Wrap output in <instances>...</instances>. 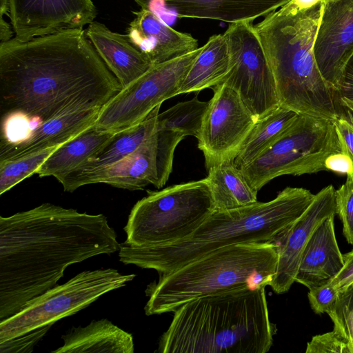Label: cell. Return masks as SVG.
I'll list each match as a JSON object with an SVG mask.
<instances>
[{
	"label": "cell",
	"instance_id": "1",
	"mask_svg": "<svg viewBox=\"0 0 353 353\" xmlns=\"http://www.w3.org/2000/svg\"><path fill=\"white\" fill-rule=\"evenodd\" d=\"M122 86L83 28L0 43V112L40 124L66 112L102 108Z\"/></svg>",
	"mask_w": 353,
	"mask_h": 353
},
{
	"label": "cell",
	"instance_id": "2",
	"mask_svg": "<svg viewBox=\"0 0 353 353\" xmlns=\"http://www.w3.org/2000/svg\"><path fill=\"white\" fill-rule=\"evenodd\" d=\"M119 249L102 214L44 203L1 216L0 321L57 285L69 265Z\"/></svg>",
	"mask_w": 353,
	"mask_h": 353
},
{
	"label": "cell",
	"instance_id": "3",
	"mask_svg": "<svg viewBox=\"0 0 353 353\" xmlns=\"http://www.w3.org/2000/svg\"><path fill=\"white\" fill-rule=\"evenodd\" d=\"M275 325L265 288L230 289L192 300L174 312L161 353H266Z\"/></svg>",
	"mask_w": 353,
	"mask_h": 353
},
{
	"label": "cell",
	"instance_id": "4",
	"mask_svg": "<svg viewBox=\"0 0 353 353\" xmlns=\"http://www.w3.org/2000/svg\"><path fill=\"white\" fill-rule=\"evenodd\" d=\"M314 196L307 189L287 187L268 202L215 210L182 241L147 246L125 241L120 244L119 260L125 265L153 269L162 274L223 247L270 241L305 212Z\"/></svg>",
	"mask_w": 353,
	"mask_h": 353
},
{
	"label": "cell",
	"instance_id": "5",
	"mask_svg": "<svg viewBox=\"0 0 353 353\" xmlns=\"http://www.w3.org/2000/svg\"><path fill=\"white\" fill-rule=\"evenodd\" d=\"M323 3L302 9L291 0L254 28L273 72L280 105L333 121L342 105L323 78L313 50Z\"/></svg>",
	"mask_w": 353,
	"mask_h": 353
},
{
	"label": "cell",
	"instance_id": "6",
	"mask_svg": "<svg viewBox=\"0 0 353 353\" xmlns=\"http://www.w3.org/2000/svg\"><path fill=\"white\" fill-rule=\"evenodd\" d=\"M278 254L270 242L237 243L216 250L150 283L144 307L148 316L174 312L192 300L230 289L270 285Z\"/></svg>",
	"mask_w": 353,
	"mask_h": 353
},
{
	"label": "cell",
	"instance_id": "7",
	"mask_svg": "<svg viewBox=\"0 0 353 353\" xmlns=\"http://www.w3.org/2000/svg\"><path fill=\"white\" fill-rule=\"evenodd\" d=\"M135 276L113 268L85 270L48 289L14 315L0 321V352H32L57 321L125 286Z\"/></svg>",
	"mask_w": 353,
	"mask_h": 353
},
{
	"label": "cell",
	"instance_id": "8",
	"mask_svg": "<svg viewBox=\"0 0 353 353\" xmlns=\"http://www.w3.org/2000/svg\"><path fill=\"white\" fill-rule=\"evenodd\" d=\"M147 192L132 208L124 227L125 242L130 245L147 246L182 241L215 211L205 178Z\"/></svg>",
	"mask_w": 353,
	"mask_h": 353
},
{
	"label": "cell",
	"instance_id": "9",
	"mask_svg": "<svg viewBox=\"0 0 353 353\" xmlns=\"http://www.w3.org/2000/svg\"><path fill=\"white\" fill-rule=\"evenodd\" d=\"M339 152L332 121L299 114L271 146L240 170L248 184L259 192L280 176H300L326 170L327 157Z\"/></svg>",
	"mask_w": 353,
	"mask_h": 353
},
{
	"label": "cell",
	"instance_id": "10",
	"mask_svg": "<svg viewBox=\"0 0 353 353\" xmlns=\"http://www.w3.org/2000/svg\"><path fill=\"white\" fill-rule=\"evenodd\" d=\"M201 50L202 47L153 65L101 108L93 126L117 132L142 121L164 101L179 94L181 83Z\"/></svg>",
	"mask_w": 353,
	"mask_h": 353
},
{
	"label": "cell",
	"instance_id": "11",
	"mask_svg": "<svg viewBox=\"0 0 353 353\" xmlns=\"http://www.w3.org/2000/svg\"><path fill=\"white\" fill-rule=\"evenodd\" d=\"M230 68L220 83L234 90L256 119L278 108L273 72L252 21L230 23L223 33Z\"/></svg>",
	"mask_w": 353,
	"mask_h": 353
},
{
	"label": "cell",
	"instance_id": "12",
	"mask_svg": "<svg viewBox=\"0 0 353 353\" xmlns=\"http://www.w3.org/2000/svg\"><path fill=\"white\" fill-rule=\"evenodd\" d=\"M212 88L214 94L197 139L207 170L232 159L257 121L234 90L223 83Z\"/></svg>",
	"mask_w": 353,
	"mask_h": 353
},
{
	"label": "cell",
	"instance_id": "13",
	"mask_svg": "<svg viewBox=\"0 0 353 353\" xmlns=\"http://www.w3.org/2000/svg\"><path fill=\"white\" fill-rule=\"evenodd\" d=\"M97 15L92 0H9V17L21 41L83 28Z\"/></svg>",
	"mask_w": 353,
	"mask_h": 353
},
{
	"label": "cell",
	"instance_id": "14",
	"mask_svg": "<svg viewBox=\"0 0 353 353\" xmlns=\"http://www.w3.org/2000/svg\"><path fill=\"white\" fill-rule=\"evenodd\" d=\"M335 191L332 185L321 190L305 212L270 241L276 245L278 254L276 273L270 284L276 294L290 290L313 232L327 218L336 214Z\"/></svg>",
	"mask_w": 353,
	"mask_h": 353
},
{
	"label": "cell",
	"instance_id": "15",
	"mask_svg": "<svg viewBox=\"0 0 353 353\" xmlns=\"http://www.w3.org/2000/svg\"><path fill=\"white\" fill-rule=\"evenodd\" d=\"M313 50L323 78L336 93L343 66L353 53V0H323Z\"/></svg>",
	"mask_w": 353,
	"mask_h": 353
},
{
	"label": "cell",
	"instance_id": "16",
	"mask_svg": "<svg viewBox=\"0 0 353 353\" xmlns=\"http://www.w3.org/2000/svg\"><path fill=\"white\" fill-rule=\"evenodd\" d=\"M57 181L64 191L69 192L83 185L98 183L129 190H143L149 184L158 188L157 132L133 152L112 164L88 172H70Z\"/></svg>",
	"mask_w": 353,
	"mask_h": 353
},
{
	"label": "cell",
	"instance_id": "17",
	"mask_svg": "<svg viewBox=\"0 0 353 353\" xmlns=\"http://www.w3.org/2000/svg\"><path fill=\"white\" fill-rule=\"evenodd\" d=\"M141 8L159 16L210 19L228 23L252 21L291 0H134Z\"/></svg>",
	"mask_w": 353,
	"mask_h": 353
},
{
	"label": "cell",
	"instance_id": "18",
	"mask_svg": "<svg viewBox=\"0 0 353 353\" xmlns=\"http://www.w3.org/2000/svg\"><path fill=\"white\" fill-rule=\"evenodd\" d=\"M128 29L132 43L154 65L190 53L198 42L191 34L179 32L153 12L141 8Z\"/></svg>",
	"mask_w": 353,
	"mask_h": 353
},
{
	"label": "cell",
	"instance_id": "19",
	"mask_svg": "<svg viewBox=\"0 0 353 353\" xmlns=\"http://www.w3.org/2000/svg\"><path fill=\"white\" fill-rule=\"evenodd\" d=\"M101 108L72 110L52 117L16 143L0 142V161L21 158L52 147H59L77 137L96 121Z\"/></svg>",
	"mask_w": 353,
	"mask_h": 353
},
{
	"label": "cell",
	"instance_id": "20",
	"mask_svg": "<svg viewBox=\"0 0 353 353\" xmlns=\"http://www.w3.org/2000/svg\"><path fill=\"white\" fill-rule=\"evenodd\" d=\"M85 31L96 51L122 88L153 66L132 43L127 34L114 32L97 21L90 23Z\"/></svg>",
	"mask_w": 353,
	"mask_h": 353
},
{
	"label": "cell",
	"instance_id": "21",
	"mask_svg": "<svg viewBox=\"0 0 353 353\" xmlns=\"http://www.w3.org/2000/svg\"><path fill=\"white\" fill-rule=\"evenodd\" d=\"M334 216H329L318 226L303 252L295 282L308 289L333 278L343 265L335 235Z\"/></svg>",
	"mask_w": 353,
	"mask_h": 353
},
{
	"label": "cell",
	"instance_id": "22",
	"mask_svg": "<svg viewBox=\"0 0 353 353\" xmlns=\"http://www.w3.org/2000/svg\"><path fill=\"white\" fill-rule=\"evenodd\" d=\"M63 345L52 353H133L132 335L106 319L72 327L62 335Z\"/></svg>",
	"mask_w": 353,
	"mask_h": 353
},
{
	"label": "cell",
	"instance_id": "23",
	"mask_svg": "<svg viewBox=\"0 0 353 353\" xmlns=\"http://www.w3.org/2000/svg\"><path fill=\"white\" fill-rule=\"evenodd\" d=\"M115 133L99 130L93 125L90 127L59 146L35 174L40 177L54 176L58 180L98 154Z\"/></svg>",
	"mask_w": 353,
	"mask_h": 353
},
{
	"label": "cell",
	"instance_id": "24",
	"mask_svg": "<svg viewBox=\"0 0 353 353\" xmlns=\"http://www.w3.org/2000/svg\"><path fill=\"white\" fill-rule=\"evenodd\" d=\"M230 68V57L223 34L210 37L184 77L179 94L213 88L222 81Z\"/></svg>",
	"mask_w": 353,
	"mask_h": 353
},
{
	"label": "cell",
	"instance_id": "25",
	"mask_svg": "<svg viewBox=\"0 0 353 353\" xmlns=\"http://www.w3.org/2000/svg\"><path fill=\"white\" fill-rule=\"evenodd\" d=\"M205 178L215 210H230L257 202V193L246 181L232 159H225L208 169Z\"/></svg>",
	"mask_w": 353,
	"mask_h": 353
},
{
	"label": "cell",
	"instance_id": "26",
	"mask_svg": "<svg viewBox=\"0 0 353 353\" xmlns=\"http://www.w3.org/2000/svg\"><path fill=\"white\" fill-rule=\"evenodd\" d=\"M298 115L279 105L258 119L233 157L234 165L240 169L256 159L284 134Z\"/></svg>",
	"mask_w": 353,
	"mask_h": 353
},
{
	"label": "cell",
	"instance_id": "27",
	"mask_svg": "<svg viewBox=\"0 0 353 353\" xmlns=\"http://www.w3.org/2000/svg\"><path fill=\"white\" fill-rule=\"evenodd\" d=\"M161 105L140 123L117 132L110 142L94 157L72 172H88L112 164L136 150L156 132Z\"/></svg>",
	"mask_w": 353,
	"mask_h": 353
},
{
	"label": "cell",
	"instance_id": "28",
	"mask_svg": "<svg viewBox=\"0 0 353 353\" xmlns=\"http://www.w3.org/2000/svg\"><path fill=\"white\" fill-rule=\"evenodd\" d=\"M208 105L209 101H200L197 97L179 102L159 113L156 130H174L198 139Z\"/></svg>",
	"mask_w": 353,
	"mask_h": 353
},
{
	"label": "cell",
	"instance_id": "29",
	"mask_svg": "<svg viewBox=\"0 0 353 353\" xmlns=\"http://www.w3.org/2000/svg\"><path fill=\"white\" fill-rule=\"evenodd\" d=\"M58 147H52L16 159L0 161V194L35 174Z\"/></svg>",
	"mask_w": 353,
	"mask_h": 353
},
{
	"label": "cell",
	"instance_id": "30",
	"mask_svg": "<svg viewBox=\"0 0 353 353\" xmlns=\"http://www.w3.org/2000/svg\"><path fill=\"white\" fill-rule=\"evenodd\" d=\"M334 329L347 342L353 353V287L340 294L333 308L327 313Z\"/></svg>",
	"mask_w": 353,
	"mask_h": 353
},
{
	"label": "cell",
	"instance_id": "31",
	"mask_svg": "<svg viewBox=\"0 0 353 353\" xmlns=\"http://www.w3.org/2000/svg\"><path fill=\"white\" fill-rule=\"evenodd\" d=\"M158 141L159 185L162 188L169 179L172 170L174 150L185 137L180 132L170 130H156Z\"/></svg>",
	"mask_w": 353,
	"mask_h": 353
},
{
	"label": "cell",
	"instance_id": "32",
	"mask_svg": "<svg viewBox=\"0 0 353 353\" xmlns=\"http://www.w3.org/2000/svg\"><path fill=\"white\" fill-rule=\"evenodd\" d=\"M336 213L343 223V233L347 243L353 246V175L347 176L345 182L335 191Z\"/></svg>",
	"mask_w": 353,
	"mask_h": 353
},
{
	"label": "cell",
	"instance_id": "33",
	"mask_svg": "<svg viewBox=\"0 0 353 353\" xmlns=\"http://www.w3.org/2000/svg\"><path fill=\"white\" fill-rule=\"evenodd\" d=\"M340 292L330 279L309 289L307 297L315 314L328 313L334 306Z\"/></svg>",
	"mask_w": 353,
	"mask_h": 353
},
{
	"label": "cell",
	"instance_id": "34",
	"mask_svg": "<svg viewBox=\"0 0 353 353\" xmlns=\"http://www.w3.org/2000/svg\"><path fill=\"white\" fill-rule=\"evenodd\" d=\"M306 353H350L346 341L334 330L314 336L307 343Z\"/></svg>",
	"mask_w": 353,
	"mask_h": 353
},
{
	"label": "cell",
	"instance_id": "35",
	"mask_svg": "<svg viewBox=\"0 0 353 353\" xmlns=\"http://www.w3.org/2000/svg\"><path fill=\"white\" fill-rule=\"evenodd\" d=\"M350 111V110H349ZM341 152L350 157L353 163V117L341 113L333 121Z\"/></svg>",
	"mask_w": 353,
	"mask_h": 353
},
{
	"label": "cell",
	"instance_id": "36",
	"mask_svg": "<svg viewBox=\"0 0 353 353\" xmlns=\"http://www.w3.org/2000/svg\"><path fill=\"white\" fill-rule=\"evenodd\" d=\"M343 265L340 271L332 279L333 285L342 293L353 285V249L343 254Z\"/></svg>",
	"mask_w": 353,
	"mask_h": 353
},
{
	"label": "cell",
	"instance_id": "37",
	"mask_svg": "<svg viewBox=\"0 0 353 353\" xmlns=\"http://www.w3.org/2000/svg\"><path fill=\"white\" fill-rule=\"evenodd\" d=\"M336 93L340 103L342 99L353 102V53L343 66Z\"/></svg>",
	"mask_w": 353,
	"mask_h": 353
},
{
	"label": "cell",
	"instance_id": "38",
	"mask_svg": "<svg viewBox=\"0 0 353 353\" xmlns=\"http://www.w3.org/2000/svg\"><path fill=\"white\" fill-rule=\"evenodd\" d=\"M327 171L345 174L353 175V163L348 156L339 152L327 157L325 162Z\"/></svg>",
	"mask_w": 353,
	"mask_h": 353
},
{
	"label": "cell",
	"instance_id": "39",
	"mask_svg": "<svg viewBox=\"0 0 353 353\" xmlns=\"http://www.w3.org/2000/svg\"><path fill=\"white\" fill-rule=\"evenodd\" d=\"M14 32L12 26L7 23L3 17H0V43H3L12 39Z\"/></svg>",
	"mask_w": 353,
	"mask_h": 353
},
{
	"label": "cell",
	"instance_id": "40",
	"mask_svg": "<svg viewBox=\"0 0 353 353\" xmlns=\"http://www.w3.org/2000/svg\"><path fill=\"white\" fill-rule=\"evenodd\" d=\"M299 8L307 9L311 8L323 0H292Z\"/></svg>",
	"mask_w": 353,
	"mask_h": 353
},
{
	"label": "cell",
	"instance_id": "41",
	"mask_svg": "<svg viewBox=\"0 0 353 353\" xmlns=\"http://www.w3.org/2000/svg\"><path fill=\"white\" fill-rule=\"evenodd\" d=\"M9 12V0H0V17Z\"/></svg>",
	"mask_w": 353,
	"mask_h": 353
},
{
	"label": "cell",
	"instance_id": "42",
	"mask_svg": "<svg viewBox=\"0 0 353 353\" xmlns=\"http://www.w3.org/2000/svg\"><path fill=\"white\" fill-rule=\"evenodd\" d=\"M341 105L350 110L353 115V102L342 99H341Z\"/></svg>",
	"mask_w": 353,
	"mask_h": 353
},
{
	"label": "cell",
	"instance_id": "43",
	"mask_svg": "<svg viewBox=\"0 0 353 353\" xmlns=\"http://www.w3.org/2000/svg\"><path fill=\"white\" fill-rule=\"evenodd\" d=\"M352 287H353V285H352Z\"/></svg>",
	"mask_w": 353,
	"mask_h": 353
}]
</instances>
